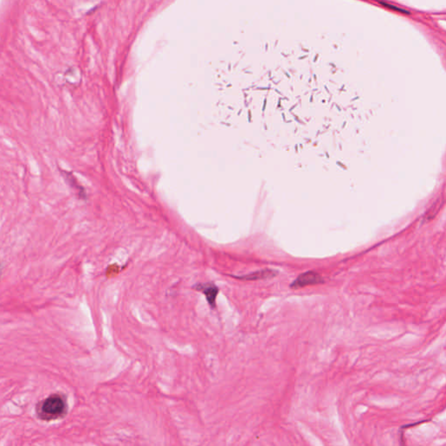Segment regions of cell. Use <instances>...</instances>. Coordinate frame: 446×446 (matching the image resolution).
<instances>
[{
	"instance_id": "7a4b0ae2",
	"label": "cell",
	"mask_w": 446,
	"mask_h": 446,
	"mask_svg": "<svg viewBox=\"0 0 446 446\" xmlns=\"http://www.w3.org/2000/svg\"><path fill=\"white\" fill-rule=\"evenodd\" d=\"M322 282H323V279L320 274L315 272V271H308V272L301 274L292 282L290 287L293 289H300V288H303L306 286L315 285V284H319V283H322Z\"/></svg>"
},
{
	"instance_id": "5b68a950",
	"label": "cell",
	"mask_w": 446,
	"mask_h": 446,
	"mask_svg": "<svg viewBox=\"0 0 446 446\" xmlns=\"http://www.w3.org/2000/svg\"><path fill=\"white\" fill-rule=\"evenodd\" d=\"M66 180L69 181L70 185H71L75 190H77V193H78L79 196L81 197V198H85V189L81 187H79V185H78V182L76 181L75 179L72 177V174H68V178H67Z\"/></svg>"
},
{
	"instance_id": "3957f363",
	"label": "cell",
	"mask_w": 446,
	"mask_h": 446,
	"mask_svg": "<svg viewBox=\"0 0 446 446\" xmlns=\"http://www.w3.org/2000/svg\"><path fill=\"white\" fill-rule=\"evenodd\" d=\"M195 290L200 291L204 294L205 297L207 299V302L212 308L215 307V300H216L217 295L219 293V289L213 282H207V283H200L194 287Z\"/></svg>"
},
{
	"instance_id": "277c9868",
	"label": "cell",
	"mask_w": 446,
	"mask_h": 446,
	"mask_svg": "<svg viewBox=\"0 0 446 446\" xmlns=\"http://www.w3.org/2000/svg\"><path fill=\"white\" fill-rule=\"evenodd\" d=\"M276 276V272L273 271L271 269H263L259 270L256 272L251 273L249 275L244 276H240L237 278L242 279V280H249V281H255V280H261V279L270 278Z\"/></svg>"
},
{
	"instance_id": "6da1fadb",
	"label": "cell",
	"mask_w": 446,
	"mask_h": 446,
	"mask_svg": "<svg viewBox=\"0 0 446 446\" xmlns=\"http://www.w3.org/2000/svg\"><path fill=\"white\" fill-rule=\"evenodd\" d=\"M68 411L66 397L62 393H53L40 401L36 406L37 417L51 422L66 417Z\"/></svg>"
}]
</instances>
